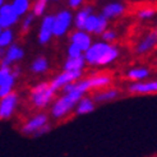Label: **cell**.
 I'll list each match as a JSON object with an SVG mask.
<instances>
[{
    "label": "cell",
    "instance_id": "36",
    "mask_svg": "<svg viewBox=\"0 0 157 157\" xmlns=\"http://www.w3.org/2000/svg\"><path fill=\"white\" fill-rule=\"evenodd\" d=\"M55 2H56V0H55Z\"/></svg>",
    "mask_w": 157,
    "mask_h": 157
},
{
    "label": "cell",
    "instance_id": "5",
    "mask_svg": "<svg viewBox=\"0 0 157 157\" xmlns=\"http://www.w3.org/2000/svg\"><path fill=\"white\" fill-rule=\"evenodd\" d=\"M19 15L14 10L12 4H4L0 6V28L9 29L18 22Z\"/></svg>",
    "mask_w": 157,
    "mask_h": 157
},
{
    "label": "cell",
    "instance_id": "8",
    "mask_svg": "<svg viewBox=\"0 0 157 157\" xmlns=\"http://www.w3.org/2000/svg\"><path fill=\"white\" fill-rule=\"evenodd\" d=\"M70 23H72V13L68 10H63L55 15V23H54V35L55 36H63L64 35Z\"/></svg>",
    "mask_w": 157,
    "mask_h": 157
},
{
    "label": "cell",
    "instance_id": "16",
    "mask_svg": "<svg viewBox=\"0 0 157 157\" xmlns=\"http://www.w3.org/2000/svg\"><path fill=\"white\" fill-rule=\"evenodd\" d=\"M124 5L120 4V3H111V4H107L104 10H102V15L109 19V18H113V17H116V15H120L123 12H124Z\"/></svg>",
    "mask_w": 157,
    "mask_h": 157
},
{
    "label": "cell",
    "instance_id": "11",
    "mask_svg": "<svg viewBox=\"0 0 157 157\" xmlns=\"http://www.w3.org/2000/svg\"><path fill=\"white\" fill-rule=\"evenodd\" d=\"M70 42L77 45L83 52H86L93 45L90 35L87 32H84V31H77V32H74L72 37H70Z\"/></svg>",
    "mask_w": 157,
    "mask_h": 157
},
{
    "label": "cell",
    "instance_id": "20",
    "mask_svg": "<svg viewBox=\"0 0 157 157\" xmlns=\"http://www.w3.org/2000/svg\"><path fill=\"white\" fill-rule=\"evenodd\" d=\"M86 64L84 56L78 58V59H70L68 58L65 64H64V70H82Z\"/></svg>",
    "mask_w": 157,
    "mask_h": 157
},
{
    "label": "cell",
    "instance_id": "14",
    "mask_svg": "<svg viewBox=\"0 0 157 157\" xmlns=\"http://www.w3.org/2000/svg\"><path fill=\"white\" fill-rule=\"evenodd\" d=\"M156 44H157V31H152L139 42V45L136 48V51L137 54H144L150 51Z\"/></svg>",
    "mask_w": 157,
    "mask_h": 157
},
{
    "label": "cell",
    "instance_id": "24",
    "mask_svg": "<svg viewBox=\"0 0 157 157\" xmlns=\"http://www.w3.org/2000/svg\"><path fill=\"white\" fill-rule=\"evenodd\" d=\"M13 41V31L12 29H3L0 32V46L5 48V46H12Z\"/></svg>",
    "mask_w": 157,
    "mask_h": 157
},
{
    "label": "cell",
    "instance_id": "10",
    "mask_svg": "<svg viewBox=\"0 0 157 157\" xmlns=\"http://www.w3.org/2000/svg\"><path fill=\"white\" fill-rule=\"evenodd\" d=\"M54 23H55V15H46L41 23L40 33H38V41L41 45L50 41L51 36L54 35Z\"/></svg>",
    "mask_w": 157,
    "mask_h": 157
},
{
    "label": "cell",
    "instance_id": "3",
    "mask_svg": "<svg viewBox=\"0 0 157 157\" xmlns=\"http://www.w3.org/2000/svg\"><path fill=\"white\" fill-rule=\"evenodd\" d=\"M55 91L50 83H40L31 90V102L37 109H42L52 100Z\"/></svg>",
    "mask_w": 157,
    "mask_h": 157
},
{
    "label": "cell",
    "instance_id": "18",
    "mask_svg": "<svg viewBox=\"0 0 157 157\" xmlns=\"http://www.w3.org/2000/svg\"><path fill=\"white\" fill-rule=\"evenodd\" d=\"M119 96V91L117 90H106V91H101L93 95V101L96 102H105V101L114 100Z\"/></svg>",
    "mask_w": 157,
    "mask_h": 157
},
{
    "label": "cell",
    "instance_id": "26",
    "mask_svg": "<svg viewBox=\"0 0 157 157\" xmlns=\"http://www.w3.org/2000/svg\"><path fill=\"white\" fill-rule=\"evenodd\" d=\"M82 56H84L83 51L78 48L77 45L70 44L69 48H68V58H70V59H78V58H82Z\"/></svg>",
    "mask_w": 157,
    "mask_h": 157
},
{
    "label": "cell",
    "instance_id": "28",
    "mask_svg": "<svg viewBox=\"0 0 157 157\" xmlns=\"http://www.w3.org/2000/svg\"><path fill=\"white\" fill-rule=\"evenodd\" d=\"M107 27V18L105 15H98V23H97V28L95 31V33H104Z\"/></svg>",
    "mask_w": 157,
    "mask_h": 157
},
{
    "label": "cell",
    "instance_id": "34",
    "mask_svg": "<svg viewBox=\"0 0 157 157\" xmlns=\"http://www.w3.org/2000/svg\"><path fill=\"white\" fill-rule=\"evenodd\" d=\"M0 4H2V5H4V0H0Z\"/></svg>",
    "mask_w": 157,
    "mask_h": 157
},
{
    "label": "cell",
    "instance_id": "27",
    "mask_svg": "<svg viewBox=\"0 0 157 157\" xmlns=\"http://www.w3.org/2000/svg\"><path fill=\"white\" fill-rule=\"evenodd\" d=\"M46 5H48V0H37L33 5V14L36 17H40V15L44 14Z\"/></svg>",
    "mask_w": 157,
    "mask_h": 157
},
{
    "label": "cell",
    "instance_id": "4",
    "mask_svg": "<svg viewBox=\"0 0 157 157\" xmlns=\"http://www.w3.org/2000/svg\"><path fill=\"white\" fill-rule=\"evenodd\" d=\"M83 72L82 70H64L63 73H60L58 77H55L52 82L50 83L54 91H56L59 88L65 87L67 84L73 83L74 81H78L82 77Z\"/></svg>",
    "mask_w": 157,
    "mask_h": 157
},
{
    "label": "cell",
    "instance_id": "9",
    "mask_svg": "<svg viewBox=\"0 0 157 157\" xmlns=\"http://www.w3.org/2000/svg\"><path fill=\"white\" fill-rule=\"evenodd\" d=\"M17 101L18 96L15 92H12L2 98V102H0V117L2 119H9L12 116L15 106H17Z\"/></svg>",
    "mask_w": 157,
    "mask_h": 157
},
{
    "label": "cell",
    "instance_id": "33",
    "mask_svg": "<svg viewBox=\"0 0 157 157\" xmlns=\"http://www.w3.org/2000/svg\"><path fill=\"white\" fill-rule=\"evenodd\" d=\"M50 130V125L49 124H46L45 125V127H42L40 130H38L37 133H36V134L35 136H41V134H44V133H46V132H49Z\"/></svg>",
    "mask_w": 157,
    "mask_h": 157
},
{
    "label": "cell",
    "instance_id": "12",
    "mask_svg": "<svg viewBox=\"0 0 157 157\" xmlns=\"http://www.w3.org/2000/svg\"><path fill=\"white\" fill-rule=\"evenodd\" d=\"M130 93H138V95H146V93H155L157 92V81H151L147 83H134L129 86Z\"/></svg>",
    "mask_w": 157,
    "mask_h": 157
},
{
    "label": "cell",
    "instance_id": "17",
    "mask_svg": "<svg viewBox=\"0 0 157 157\" xmlns=\"http://www.w3.org/2000/svg\"><path fill=\"white\" fill-rule=\"evenodd\" d=\"M92 8L91 6H87V8H83L82 10H79L75 15V27L79 29V31H83L84 29V26H86V22H87L88 17L92 14Z\"/></svg>",
    "mask_w": 157,
    "mask_h": 157
},
{
    "label": "cell",
    "instance_id": "13",
    "mask_svg": "<svg viewBox=\"0 0 157 157\" xmlns=\"http://www.w3.org/2000/svg\"><path fill=\"white\" fill-rule=\"evenodd\" d=\"M23 55H25V51H23V49H21L19 46H17V45H12V46H9V49L6 50L5 58L2 61V65L10 67L12 63L21 60L23 58Z\"/></svg>",
    "mask_w": 157,
    "mask_h": 157
},
{
    "label": "cell",
    "instance_id": "23",
    "mask_svg": "<svg viewBox=\"0 0 157 157\" xmlns=\"http://www.w3.org/2000/svg\"><path fill=\"white\" fill-rule=\"evenodd\" d=\"M12 5L14 8V10L17 12V14L21 17V15L26 14L27 10L29 9V0H14Z\"/></svg>",
    "mask_w": 157,
    "mask_h": 157
},
{
    "label": "cell",
    "instance_id": "35",
    "mask_svg": "<svg viewBox=\"0 0 157 157\" xmlns=\"http://www.w3.org/2000/svg\"><path fill=\"white\" fill-rule=\"evenodd\" d=\"M152 157H157V155H155V156H152Z\"/></svg>",
    "mask_w": 157,
    "mask_h": 157
},
{
    "label": "cell",
    "instance_id": "7",
    "mask_svg": "<svg viewBox=\"0 0 157 157\" xmlns=\"http://www.w3.org/2000/svg\"><path fill=\"white\" fill-rule=\"evenodd\" d=\"M46 124H48V115L38 114V115L33 116L31 120H28L26 124H23L21 128V132L23 134H36Z\"/></svg>",
    "mask_w": 157,
    "mask_h": 157
},
{
    "label": "cell",
    "instance_id": "25",
    "mask_svg": "<svg viewBox=\"0 0 157 157\" xmlns=\"http://www.w3.org/2000/svg\"><path fill=\"white\" fill-rule=\"evenodd\" d=\"M97 23H98V15L95 14H91L87 22H86V26H84V31L87 33H95V31L97 28Z\"/></svg>",
    "mask_w": 157,
    "mask_h": 157
},
{
    "label": "cell",
    "instance_id": "30",
    "mask_svg": "<svg viewBox=\"0 0 157 157\" xmlns=\"http://www.w3.org/2000/svg\"><path fill=\"white\" fill-rule=\"evenodd\" d=\"M33 17H35V14L32 13V14H28L27 17L25 18V21H23V25H22V31H23V32H27V31L29 29L31 25H32V19H33Z\"/></svg>",
    "mask_w": 157,
    "mask_h": 157
},
{
    "label": "cell",
    "instance_id": "15",
    "mask_svg": "<svg viewBox=\"0 0 157 157\" xmlns=\"http://www.w3.org/2000/svg\"><path fill=\"white\" fill-rule=\"evenodd\" d=\"M87 82L91 88H102L110 84L111 82V78L110 75H93L91 78H87Z\"/></svg>",
    "mask_w": 157,
    "mask_h": 157
},
{
    "label": "cell",
    "instance_id": "31",
    "mask_svg": "<svg viewBox=\"0 0 157 157\" xmlns=\"http://www.w3.org/2000/svg\"><path fill=\"white\" fill-rule=\"evenodd\" d=\"M115 37H116V33L114 32V31L111 29H106L105 32L102 33V40L106 41V42H111L115 40Z\"/></svg>",
    "mask_w": 157,
    "mask_h": 157
},
{
    "label": "cell",
    "instance_id": "22",
    "mask_svg": "<svg viewBox=\"0 0 157 157\" xmlns=\"http://www.w3.org/2000/svg\"><path fill=\"white\" fill-rule=\"evenodd\" d=\"M32 73H44L48 70V60L45 58H37L31 65Z\"/></svg>",
    "mask_w": 157,
    "mask_h": 157
},
{
    "label": "cell",
    "instance_id": "6",
    "mask_svg": "<svg viewBox=\"0 0 157 157\" xmlns=\"http://www.w3.org/2000/svg\"><path fill=\"white\" fill-rule=\"evenodd\" d=\"M14 79L15 78L12 73L10 67L2 65V68H0V97L2 98L12 93Z\"/></svg>",
    "mask_w": 157,
    "mask_h": 157
},
{
    "label": "cell",
    "instance_id": "32",
    "mask_svg": "<svg viewBox=\"0 0 157 157\" xmlns=\"http://www.w3.org/2000/svg\"><path fill=\"white\" fill-rule=\"evenodd\" d=\"M82 3H83V0H69V2H68L69 6H70V8H73V9L78 8Z\"/></svg>",
    "mask_w": 157,
    "mask_h": 157
},
{
    "label": "cell",
    "instance_id": "19",
    "mask_svg": "<svg viewBox=\"0 0 157 157\" xmlns=\"http://www.w3.org/2000/svg\"><path fill=\"white\" fill-rule=\"evenodd\" d=\"M93 109H95V104H93V101L88 97L86 98H82L79 101V104L77 106V114L78 115H83V114H88L91 111H93Z\"/></svg>",
    "mask_w": 157,
    "mask_h": 157
},
{
    "label": "cell",
    "instance_id": "2",
    "mask_svg": "<svg viewBox=\"0 0 157 157\" xmlns=\"http://www.w3.org/2000/svg\"><path fill=\"white\" fill-rule=\"evenodd\" d=\"M83 93L79 91H73L68 93V95H64L63 97H60L56 102L54 104L52 109H51V114L56 119H60V117L65 116L70 110L74 107V105L78 102V101L82 100Z\"/></svg>",
    "mask_w": 157,
    "mask_h": 157
},
{
    "label": "cell",
    "instance_id": "29",
    "mask_svg": "<svg viewBox=\"0 0 157 157\" xmlns=\"http://www.w3.org/2000/svg\"><path fill=\"white\" fill-rule=\"evenodd\" d=\"M153 14H155V10L152 8H144V9H140L138 12V17L142 19H147V18L153 17Z\"/></svg>",
    "mask_w": 157,
    "mask_h": 157
},
{
    "label": "cell",
    "instance_id": "21",
    "mask_svg": "<svg viewBox=\"0 0 157 157\" xmlns=\"http://www.w3.org/2000/svg\"><path fill=\"white\" fill-rule=\"evenodd\" d=\"M148 74H150V70L146 68H136V69H130L129 72L127 73L128 79L132 81H140L143 78H147Z\"/></svg>",
    "mask_w": 157,
    "mask_h": 157
},
{
    "label": "cell",
    "instance_id": "1",
    "mask_svg": "<svg viewBox=\"0 0 157 157\" xmlns=\"http://www.w3.org/2000/svg\"><path fill=\"white\" fill-rule=\"evenodd\" d=\"M119 56V50L107 42H96L84 52L86 63L91 65H106Z\"/></svg>",
    "mask_w": 157,
    "mask_h": 157
}]
</instances>
